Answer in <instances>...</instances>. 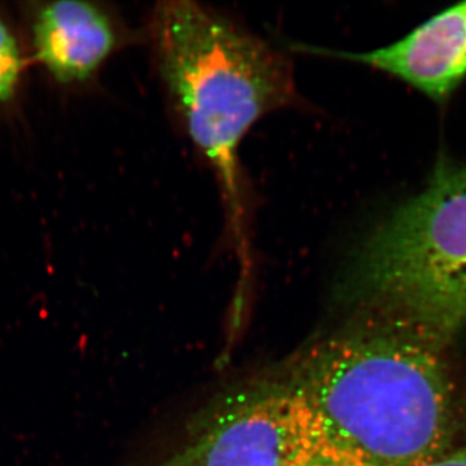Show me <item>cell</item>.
<instances>
[{
    "label": "cell",
    "mask_w": 466,
    "mask_h": 466,
    "mask_svg": "<svg viewBox=\"0 0 466 466\" xmlns=\"http://www.w3.org/2000/svg\"><path fill=\"white\" fill-rule=\"evenodd\" d=\"M283 380L358 466H421L449 446L455 413L437 346L391 319L324 339Z\"/></svg>",
    "instance_id": "obj_1"
},
{
    "label": "cell",
    "mask_w": 466,
    "mask_h": 466,
    "mask_svg": "<svg viewBox=\"0 0 466 466\" xmlns=\"http://www.w3.org/2000/svg\"><path fill=\"white\" fill-rule=\"evenodd\" d=\"M150 41L168 104L214 171L229 238L248 250L245 137L263 116L302 104L289 58L268 42L195 2H162Z\"/></svg>",
    "instance_id": "obj_2"
},
{
    "label": "cell",
    "mask_w": 466,
    "mask_h": 466,
    "mask_svg": "<svg viewBox=\"0 0 466 466\" xmlns=\"http://www.w3.org/2000/svg\"><path fill=\"white\" fill-rule=\"evenodd\" d=\"M349 291L431 345L466 330V165L376 227L358 251Z\"/></svg>",
    "instance_id": "obj_3"
},
{
    "label": "cell",
    "mask_w": 466,
    "mask_h": 466,
    "mask_svg": "<svg viewBox=\"0 0 466 466\" xmlns=\"http://www.w3.org/2000/svg\"><path fill=\"white\" fill-rule=\"evenodd\" d=\"M153 466H358L324 420L280 380L226 398Z\"/></svg>",
    "instance_id": "obj_4"
},
{
    "label": "cell",
    "mask_w": 466,
    "mask_h": 466,
    "mask_svg": "<svg viewBox=\"0 0 466 466\" xmlns=\"http://www.w3.org/2000/svg\"><path fill=\"white\" fill-rule=\"evenodd\" d=\"M291 50L343 58L381 70L441 101L466 76V3L446 9L400 41L368 52H342L296 43Z\"/></svg>",
    "instance_id": "obj_5"
},
{
    "label": "cell",
    "mask_w": 466,
    "mask_h": 466,
    "mask_svg": "<svg viewBox=\"0 0 466 466\" xmlns=\"http://www.w3.org/2000/svg\"><path fill=\"white\" fill-rule=\"evenodd\" d=\"M119 42L121 34L113 18L92 3H48L34 18L35 56L60 84L90 78Z\"/></svg>",
    "instance_id": "obj_6"
},
{
    "label": "cell",
    "mask_w": 466,
    "mask_h": 466,
    "mask_svg": "<svg viewBox=\"0 0 466 466\" xmlns=\"http://www.w3.org/2000/svg\"><path fill=\"white\" fill-rule=\"evenodd\" d=\"M23 67V54L17 39L0 18V103L14 96Z\"/></svg>",
    "instance_id": "obj_7"
},
{
    "label": "cell",
    "mask_w": 466,
    "mask_h": 466,
    "mask_svg": "<svg viewBox=\"0 0 466 466\" xmlns=\"http://www.w3.org/2000/svg\"><path fill=\"white\" fill-rule=\"evenodd\" d=\"M421 466H466V449L441 453Z\"/></svg>",
    "instance_id": "obj_8"
}]
</instances>
